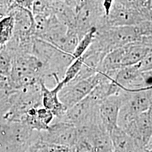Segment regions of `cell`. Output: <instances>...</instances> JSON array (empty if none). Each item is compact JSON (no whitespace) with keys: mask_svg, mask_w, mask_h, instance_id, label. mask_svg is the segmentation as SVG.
<instances>
[{"mask_svg":"<svg viewBox=\"0 0 152 152\" xmlns=\"http://www.w3.org/2000/svg\"><path fill=\"white\" fill-rule=\"evenodd\" d=\"M15 28V20L12 15L7 14L0 20V47L5 46L11 39Z\"/></svg>","mask_w":152,"mask_h":152,"instance_id":"18","label":"cell"},{"mask_svg":"<svg viewBox=\"0 0 152 152\" xmlns=\"http://www.w3.org/2000/svg\"><path fill=\"white\" fill-rule=\"evenodd\" d=\"M43 142L71 148L80 141L79 132L75 126L55 118L46 130L40 131Z\"/></svg>","mask_w":152,"mask_h":152,"instance_id":"11","label":"cell"},{"mask_svg":"<svg viewBox=\"0 0 152 152\" xmlns=\"http://www.w3.org/2000/svg\"><path fill=\"white\" fill-rule=\"evenodd\" d=\"M137 65L142 72L152 70V50Z\"/></svg>","mask_w":152,"mask_h":152,"instance_id":"22","label":"cell"},{"mask_svg":"<svg viewBox=\"0 0 152 152\" xmlns=\"http://www.w3.org/2000/svg\"><path fill=\"white\" fill-rule=\"evenodd\" d=\"M29 152V151H28V150H27V151H26V152Z\"/></svg>","mask_w":152,"mask_h":152,"instance_id":"32","label":"cell"},{"mask_svg":"<svg viewBox=\"0 0 152 152\" xmlns=\"http://www.w3.org/2000/svg\"><path fill=\"white\" fill-rule=\"evenodd\" d=\"M151 7H152V0H151Z\"/></svg>","mask_w":152,"mask_h":152,"instance_id":"31","label":"cell"},{"mask_svg":"<svg viewBox=\"0 0 152 152\" xmlns=\"http://www.w3.org/2000/svg\"><path fill=\"white\" fill-rule=\"evenodd\" d=\"M40 139V131L26 124L5 120L0 131V152H25Z\"/></svg>","mask_w":152,"mask_h":152,"instance_id":"3","label":"cell"},{"mask_svg":"<svg viewBox=\"0 0 152 152\" xmlns=\"http://www.w3.org/2000/svg\"><path fill=\"white\" fill-rule=\"evenodd\" d=\"M13 56L6 45L0 47V75L7 78V81L11 73Z\"/></svg>","mask_w":152,"mask_h":152,"instance_id":"19","label":"cell"},{"mask_svg":"<svg viewBox=\"0 0 152 152\" xmlns=\"http://www.w3.org/2000/svg\"><path fill=\"white\" fill-rule=\"evenodd\" d=\"M104 77V74L97 72L86 78L69 82L59 92L60 102L67 109L71 108L87 97Z\"/></svg>","mask_w":152,"mask_h":152,"instance_id":"9","label":"cell"},{"mask_svg":"<svg viewBox=\"0 0 152 152\" xmlns=\"http://www.w3.org/2000/svg\"><path fill=\"white\" fill-rule=\"evenodd\" d=\"M96 32V28H94L83 35L81 39H80L76 46V49L73 53V56L75 59L81 57L90 47L93 42Z\"/></svg>","mask_w":152,"mask_h":152,"instance_id":"20","label":"cell"},{"mask_svg":"<svg viewBox=\"0 0 152 152\" xmlns=\"http://www.w3.org/2000/svg\"><path fill=\"white\" fill-rule=\"evenodd\" d=\"M112 79L121 89L138 90L145 88L143 72L140 70L137 64L116 71Z\"/></svg>","mask_w":152,"mask_h":152,"instance_id":"14","label":"cell"},{"mask_svg":"<svg viewBox=\"0 0 152 152\" xmlns=\"http://www.w3.org/2000/svg\"><path fill=\"white\" fill-rule=\"evenodd\" d=\"M14 3L15 2L12 0H0V5L8 8L9 10Z\"/></svg>","mask_w":152,"mask_h":152,"instance_id":"24","label":"cell"},{"mask_svg":"<svg viewBox=\"0 0 152 152\" xmlns=\"http://www.w3.org/2000/svg\"><path fill=\"white\" fill-rule=\"evenodd\" d=\"M136 26H109L96 29L93 42L88 50L107 55L127 44L141 41Z\"/></svg>","mask_w":152,"mask_h":152,"instance_id":"2","label":"cell"},{"mask_svg":"<svg viewBox=\"0 0 152 152\" xmlns=\"http://www.w3.org/2000/svg\"><path fill=\"white\" fill-rule=\"evenodd\" d=\"M152 149V137H151V140H150V141L149 142V143H148V146H147V149L146 150H148V149Z\"/></svg>","mask_w":152,"mask_h":152,"instance_id":"28","label":"cell"},{"mask_svg":"<svg viewBox=\"0 0 152 152\" xmlns=\"http://www.w3.org/2000/svg\"><path fill=\"white\" fill-rule=\"evenodd\" d=\"M0 83H7V79L0 75Z\"/></svg>","mask_w":152,"mask_h":152,"instance_id":"27","label":"cell"},{"mask_svg":"<svg viewBox=\"0 0 152 152\" xmlns=\"http://www.w3.org/2000/svg\"><path fill=\"white\" fill-rule=\"evenodd\" d=\"M103 0H84L76 9V31L79 39L94 28L106 24Z\"/></svg>","mask_w":152,"mask_h":152,"instance_id":"7","label":"cell"},{"mask_svg":"<svg viewBox=\"0 0 152 152\" xmlns=\"http://www.w3.org/2000/svg\"><path fill=\"white\" fill-rule=\"evenodd\" d=\"M9 9L4 6L0 5V20L8 14Z\"/></svg>","mask_w":152,"mask_h":152,"instance_id":"25","label":"cell"},{"mask_svg":"<svg viewBox=\"0 0 152 152\" xmlns=\"http://www.w3.org/2000/svg\"><path fill=\"white\" fill-rule=\"evenodd\" d=\"M42 80V66L38 59L31 53L14 54L8 85L12 90H19Z\"/></svg>","mask_w":152,"mask_h":152,"instance_id":"4","label":"cell"},{"mask_svg":"<svg viewBox=\"0 0 152 152\" xmlns=\"http://www.w3.org/2000/svg\"><path fill=\"white\" fill-rule=\"evenodd\" d=\"M42 106L40 81L38 83L16 90L13 92L11 107L4 118L9 121L19 122L28 112Z\"/></svg>","mask_w":152,"mask_h":152,"instance_id":"6","label":"cell"},{"mask_svg":"<svg viewBox=\"0 0 152 152\" xmlns=\"http://www.w3.org/2000/svg\"><path fill=\"white\" fill-rule=\"evenodd\" d=\"M42 91V105L45 108L49 110L54 114L55 118H59L63 116L67 109L60 102L59 92L63 87L61 82H58L54 87L49 88L43 80H41Z\"/></svg>","mask_w":152,"mask_h":152,"instance_id":"15","label":"cell"},{"mask_svg":"<svg viewBox=\"0 0 152 152\" xmlns=\"http://www.w3.org/2000/svg\"><path fill=\"white\" fill-rule=\"evenodd\" d=\"M83 62V58L81 56L75 59L71 64L69 65L65 71L64 78L61 81L63 86L68 83L76 77L81 69Z\"/></svg>","mask_w":152,"mask_h":152,"instance_id":"21","label":"cell"},{"mask_svg":"<svg viewBox=\"0 0 152 152\" xmlns=\"http://www.w3.org/2000/svg\"><path fill=\"white\" fill-rule=\"evenodd\" d=\"M18 5L28 9L32 11L33 2L34 0H12Z\"/></svg>","mask_w":152,"mask_h":152,"instance_id":"23","label":"cell"},{"mask_svg":"<svg viewBox=\"0 0 152 152\" xmlns=\"http://www.w3.org/2000/svg\"><path fill=\"white\" fill-rule=\"evenodd\" d=\"M151 18V9H137L121 5L114 1L106 25L109 26H136Z\"/></svg>","mask_w":152,"mask_h":152,"instance_id":"12","label":"cell"},{"mask_svg":"<svg viewBox=\"0 0 152 152\" xmlns=\"http://www.w3.org/2000/svg\"><path fill=\"white\" fill-rule=\"evenodd\" d=\"M121 129L131 137L136 152H146L152 136V105Z\"/></svg>","mask_w":152,"mask_h":152,"instance_id":"10","label":"cell"},{"mask_svg":"<svg viewBox=\"0 0 152 152\" xmlns=\"http://www.w3.org/2000/svg\"><path fill=\"white\" fill-rule=\"evenodd\" d=\"M121 107L118 126L122 128L139 114L147 110L152 105L151 91L145 88L138 90L121 89L119 91Z\"/></svg>","mask_w":152,"mask_h":152,"instance_id":"5","label":"cell"},{"mask_svg":"<svg viewBox=\"0 0 152 152\" xmlns=\"http://www.w3.org/2000/svg\"><path fill=\"white\" fill-rule=\"evenodd\" d=\"M146 152H152V149H148V150H146Z\"/></svg>","mask_w":152,"mask_h":152,"instance_id":"29","label":"cell"},{"mask_svg":"<svg viewBox=\"0 0 152 152\" xmlns=\"http://www.w3.org/2000/svg\"><path fill=\"white\" fill-rule=\"evenodd\" d=\"M113 152H136V147L130 136L118 126L109 133Z\"/></svg>","mask_w":152,"mask_h":152,"instance_id":"17","label":"cell"},{"mask_svg":"<svg viewBox=\"0 0 152 152\" xmlns=\"http://www.w3.org/2000/svg\"><path fill=\"white\" fill-rule=\"evenodd\" d=\"M32 54L42 64V80L51 79L55 85L62 81L66 69L75 59L73 54L37 38L34 42Z\"/></svg>","mask_w":152,"mask_h":152,"instance_id":"1","label":"cell"},{"mask_svg":"<svg viewBox=\"0 0 152 152\" xmlns=\"http://www.w3.org/2000/svg\"><path fill=\"white\" fill-rule=\"evenodd\" d=\"M83 1H84V0H73L74 5L76 7V9H77V7H78L79 6L81 5V4L82 2Z\"/></svg>","mask_w":152,"mask_h":152,"instance_id":"26","label":"cell"},{"mask_svg":"<svg viewBox=\"0 0 152 152\" xmlns=\"http://www.w3.org/2000/svg\"><path fill=\"white\" fill-rule=\"evenodd\" d=\"M121 107L119 92L103 100L98 105V114L102 125L109 134L118 126Z\"/></svg>","mask_w":152,"mask_h":152,"instance_id":"13","label":"cell"},{"mask_svg":"<svg viewBox=\"0 0 152 152\" xmlns=\"http://www.w3.org/2000/svg\"><path fill=\"white\" fill-rule=\"evenodd\" d=\"M150 91H151V98H152V88H150Z\"/></svg>","mask_w":152,"mask_h":152,"instance_id":"30","label":"cell"},{"mask_svg":"<svg viewBox=\"0 0 152 152\" xmlns=\"http://www.w3.org/2000/svg\"><path fill=\"white\" fill-rule=\"evenodd\" d=\"M124 68L139 63L152 50V45L137 41L122 46Z\"/></svg>","mask_w":152,"mask_h":152,"instance_id":"16","label":"cell"},{"mask_svg":"<svg viewBox=\"0 0 152 152\" xmlns=\"http://www.w3.org/2000/svg\"><path fill=\"white\" fill-rule=\"evenodd\" d=\"M100 103L89 94L81 102L68 109L60 118H55L73 125L78 129L86 128L100 121L98 114Z\"/></svg>","mask_w":152,"mask_h":152,"instance_id":"8","label":"cell"}]
</instances>
